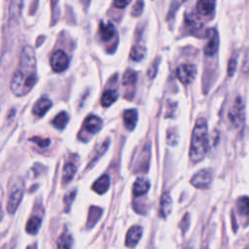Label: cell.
I'll use <instances>...</instances> for the list:
<instances>
[{
  "mask_svg": "<svg viewBox=\"0 0 249 249\" xmlns=\"http://www.w3.org/2000/svg\"><path fill=\"white\" fill-rule=\"evenodd\" d=\"M159 63H160V62H158V61H157V63H156V61H154L153 65L149 67V69H148V71H147V75L150 77V79H153L154 76L157 74V70H158Z\"/></svg>",
  "mask_w": 249,
  "mask_h": 249,
  "instance_id": "cell-30",
  "label": "cell"
},
{
  "mask_svg": "<svg viewBox=\"0 0 249 249\" xmlns=\"http://www.w3.org/2000/svg\"><path fill=\"white\" fill-rule=\"evenodd\" d=\"M30 140H31L32 142L38 144L41 148H45V147L49 146V144H50V139H48V138H47V139H43V138H41V137L35 136V137H32Z\"/></svg>",
  "mask_w": 249,
  "mask_h": 249,
  "instance_id": "cell-28",
  "label": "cell"
},
{
  "mask_svg": "<svg viewBox=\"0 0 249 249\" xmlns=\"http://www.w3.org/2000/svg\"></svg>",
  "mask_w": 249,
  "mask_h": 249,
  "instance_id": "cell-34",
  "label": "cell"
},
{
  "mask_svg": "<svg viewBox=\"0 0 249 249\" xmlns=\"http://www.w3.org/2000/svg\"><path fill=\"white\" fill-rule=\"evenodd\" d=\"M99 31H100V36L103 41H109L112 39V37L116 33L115 26L111 22H100L99 25Z\"/></svg>",
  "mask_w": 249,
  "mask_h": 249,
  "instance_id": "cell-17",
  "label": "cell"
},
{
  "mask_svg": "<svg viewBox=\"0 0 249 249\" xmlns=\"http://www.w3.org/2000/svg\"><path fill=\"white\" fill-rule=\"evenodd\" d=\"M118 98V92L115 89H107L102 93L101 96V105L103 107H109L112 105Z\"/></svg>",
  "mask_w": 249,
  "mask_h": 249,
  "instance_id": "cell-19",
  "label": "cell"
},
{
  "mask_svg": "<svg viewBox=\"0 0 249 249\" xmlns=\"http://www.w3.org/2000/svg\"><path fill=\"white\" fill-rule=\"evenodd\" d=\"M23 196L22 185H15L10 193V196L7 203V210L9 213H15L18 206L19 205Z\"/></svg>",
  "mask_w": 249,
  "mask_h": 249,
  "instance_id": "cell-6",
  "label": "cell"
},
{
  "mask_svg": "<svg viewBox=\"0 0 249 249\" xmlns=\"http://www.w3.org/2000/svg\"><path fill=\"white\" fill-rule=\"evenodd\" d=\"M137 80V74L134 70L127 69L123 77V85L125 88H132L135 86Z\"/></svg>",
  "mask_w": 249,
  "mask_h": 249,
  "instance_id": "cell-21",
  "label": "cell"
},
{
  "mask_svg": "<svg viewBox=\"0 0 249 249\" xmlns=\"http://www.w3.org/2000/svg\"><path fill=\"white\" fill-rule=\"evenodd\" d=\"M149 188H150V182L148 180L143 178H138L133 184L132 192L135 196H139L145 195L148 192Z\"/></svg>",
  "mask_w": 249,
  "mask_h": 249,
  "instance_id": "cell-18",
  "label": "cell"
},
{
  "mask_svg": "<svg viewBox=\"0 0 249 249\" xmlns=\"http://www.w3.org/2000/svg\"><path fill=\"white\" fill-rule=\"evenodd\" d=\"M208 129L207 122L203 118L196 120L192 133L189 156L193 162L200 161L208 150Z\"/></svg>",
  "mask_w": 249,
  "mask_h": 249,
  "instance_id": "cell-2",
  "label": "cell"
},
{
  "mask_svg": "<svg viewBox=\"0 0 249 249\" xmlns=\"http://www.w3.org/2000/svg\"><path fill=\"white\" fill-rule=\"evenodd\" d=\"M171 208H172V199L168 195V193H163L160 197V216L162 218H166L170 214Z\"/></svg>",
  "mask_w": 249,
  "mask_h": 249,
  "instance_id": "cell-15",
  "label": "cell"
},
{
  "mask_svg": "<svg viewBox=\"0 0 249 249\" xmlns=\"http://www.w3.org/2000/svg\"><path fill=\"white\" fill-rule=\"evenodd\" d=\"M215 3L216 0H198L196 10L202 16H209L214 12Z\"/></svg>",
  "mask_w": 249,
  "mask_h": 249,
  "instance_id": "cell-14",
  "label": "cell"
},
{
  "mask_svg": "<svg viewBox=\"0 0 249 249\" xmlns=\"http://www.w3.org/2000/svg\"><path fill=\"white\" fill-rule=\"evenodd\" d=\"M130 1L131 0H114V5L119 9H123L126 7L130 3Z\"/></svg>",
  "mask_w": 249,
  "mask_h": 249,
  "instance_id": "cell-32",
  "label": "cell"
},
{
  "mask_svg": "<svg viewBox=\"0 0 249 249\" xmlns=\"http://www.w3.org/2000/svg\"><path fill=\"white\" fill-rule=\"evenodd\" d=\"M235 68H236V59H235V57H232V58H231V60L229 61L228 74H229L230 76H231V75L233 74Z\"/></svg>",
  "mask_w": 249,
  "mask_h": 249,
  "instance_id": "cell-31",
  "label": "cell"
},
{
  "mask_svg": "<svg viewBox=\"0 0 249 249\" xmlns=\"http://www.w3.org/2000/svg\"><path fill=\"white\" fill-rule=\"evenodd\" d=\"M102 127V121L99 117L97 116H89L85 122H84V125H83V130L86 131V133L92 135L97 133Z\"/></svg>",
  "mask_w": 249,
  "mask_h": 249,
  "instance_id": "cell-9",
  "label": "cell"
},
{
  "mask_svg": "<svg viewBox=\"0 0 249 249\" xmlns=\"http://www.w3.org/2000/svg\"><path fill=\"white\" fill-rule=\"evenodd\" d=\"M75 195H76V190H74V191L71 192V193H68V194L65 196V197H64L65 203H66V204H71L72 201H73V199H74V197H75Z\"/></svg>",
  "mask_w": 249,
  "mask_h": 249,
  "instance_id": "cell-33",
  "label": "cell"
},
{
  "mask_svg": "<svg viewBox=\"0 0 249 249\" xmlns=\"http://www.w3.org/2000/svg\"><path fill=\"white\" fill-rule=\"evenodd\" d=\"M146 54V49L141 45H135L132 47L129 56L134 61H140Z\"/></svg>",
  "mask_w": 249,
  "mask_h": 249,
  "instance_id": "cell-24",
  "label": "cell"
},
{
  "mask_svg": "<svg viewBox=\"0 0 249 249\" xmlns=\"http://www.w3.org/2000/svg\"><path fill=\"white\" fill-rule=\"evenodd\" d=\"M41 224H42V218L39 216H33L27 221L25 230L29 234H36L39 231Z\"/></svg>",
  "mask_w": 249,
  "mask_h": 249,
  "instance_id": "cell-20",
  "label": "cell"
},
{
  "mask_svg": "<svg viewBox=\"0 0 249 249\" xmlns=\"http://www.w3.org/2000/svg\"><path fill=\"white\" fill-rule=\"evenodd\" d=\"M142 236V228L140 226H132L126 232L125 245L127 247H134Z\"/></svg>",
  "mask_w": 249,
  "mask_h": 249,
  "instance_id": "cell-10",
  "label": "cell"
},
{
  "mask_svg": "<svg viewBox=\"0 0 249 249\" xmlns=\"http://www.w3.org/2000/svg\"><path fill=\"white\" fill-rule=\"evenodd\" d=\"M68 64H69L68 56L63 51L57 50L52 55L51 66L53 71L62 72L68 67Z\"/></svg>",
  "mask_w": 249,
  "mask_h": 249,
  "instance_id": "cell-7",
  "label": "cell"
},
{
  "mask_svg": "<svg viewBox=\"0 0 249 249\" xmlns=\"http://www.w3.org/2000/svg\"><path fill=\"white\" fill-rule=\"evenodd\" d=\"M236 209L242 220L246 219L249 222V196H240L236 200Z\"/></svg>",
  "mask_w": 249,
  "mask_h": 249,
  "instance_id": "cell-12",
  "label": "cell"
},
{
  "mask_svg": "<svg viewBox=\"0 0 249 249\" xmlns=\"http://www.w3.org/2000/svg\"><path fill=\"white\" fill-rule=\"evenodd\" d=\"M143 1L142 0H137L136 3L134 4L133 8H132V15L133 16H139L143 10Z\"/></svg>",
  "mask_w": 249,
  "mask_h": 249,
  "instance_id": "cell-29",
  "label": "cell"
},
{
  "mask_svg": "<svg viewBox=\"0 0 249 249\" xmlns=\"http://www.w3.org/2000/svg\"><path fill=\"white\" fill-rule=\"evenodd\" d=\"M178 80L184 84L188 85L194 81L196 75V68L194 64H181L176 71Z\"/></svg>",
  "mask_w": 249,
  "mask_h": 249,
  "instance_id": "cell-5",
  "label": "cell"
},
{
  "mask_svg": "<svg viewBox=\"0 0 249 249\" xmlns=\"http://www.w3.org/2000/svg\"><path fill=\"white\" fill-rule=\"evenodd\" d=\"M228 117L231 124L233 127L238 128L243 124L245 120V106L240 96H237L232 105L230 107Z\"/></svg>",
  "mask_w": 249,
  "mask_h": 249,
  "instance_id": "cell-3",
  "label": "cell"
},
{
  "mask_svg": "<svg viewBox=\"0 0 249 249\" xmlns=\"http://www.w3.org/2000/svg\"><path fill=\"white\" fill-rule=\"evenodd\" d=\"M138 120V113L135 109H127L124 112V124L128 130L134 129Z\"/></svg>",
  "mask_w": 249,
  "mask_h": 249,
  "instance_id": "cell-13",
  "label": "cell"
},
{
  "mask_svg": "<svg viewBox=\"0 0 249 249\" xmlns=\"http://www.w3.org/2000/svg\"><path fill=\"white\" fill-rule=\"evenodd\" d=\"M38 81L36 73V58L34 50L25 46L19 57V67L13 75L11 90L17 96L27 94Z\"/></svg>",
  "mask_w": 249,
  "mask_h": 249,
  "instance_id": "cell-1",
  "label": "cell"
},
{
  "mask_svg": "<svg viewBox=\"0 0 249 249\" xmlns=\"http://www.w3.org/2000/svg\"><path fill=\"white\" fill-rule=\"evenodd\" d=\"M69 121V116L66 112L62 111L58 113L53 120V124L57 129H63Z\"/></svg>",
  "mask_w": 249,
  "mask_h": 249,
  "instance_id": "cell-22",
  "label": "cell"
},
{
  "mask_svg": "<svg viewBox=\"0 0 249 249\" xmlns=\"http://www.w3.org/2000/svg\"><path fill=\"white\" fill-rule=\"evenodd\" d=\"M213 174L209 169H201L196 172L191 179V184L197 189H206L210 186Z\"/></svg>",
  "mask_w": 249,
  "mask_h": 249,
  "instance_id": "cell-4",
  "label": "cell"
},
{
  "mask_svg": "<svg viewBox=\"0 0 249 249\" xmlns=\"http://www.w3.org/2000/svg\"><path fill=\"white\" fill-rule=\"evenodd\" d=\"M52 101L48 97L43 96L33 105L32 113L38 117H43L45 113L52 107Z\"/></svg>",
  "mask_w": 249,
  "mask_h": 249,
  "instance_id": "cell-11",
  "label": "cell"
},
{
  "mask_svg": "<svg viewBox=\"0 0 249 249\" xmlns=\"http://www.w3.org/2000/svg\"><path fill=\"white\" fill-rule=\"evenodd\" d=\"M76 170H77V167L75 164L69 162V163H66L63 167V173H62V183L63 184H66L68 183L69 181L72 180V178L74 177L75 173H76Z\"/></svg>",
  "mask_w": 249,
  "mask_h": 249,
  "instance_id": "cell-23",
  "label": "cell"
},
{
  "mask_svg": "<svg viewBox=\"0 0 249 249\" xmlns=\"http://www.w3.org/2000/svg\"><path fill=\"white\" fill-rule=\"evenodd\" d=\"M73 245V238L68 233H63L57 239V247L59 248H70Z\"/></svg>",
  "mask_w": 249,
  "mask_h": 249,
  "instance_id": "cell-25",
  "label": "cell"
},
{
  "mask_svg": "<svg viewBox=\"0 0 249 249\" xmlns=\"http://www.w3.org/2000/svg\"><path fill=\"white\" fill-rule=\"evenodd\" d=\"M109 186H110V178L108 175L104 174L102 175L101 177H99L92 185V190L99 194V195H102L104 193H106L109 189Z\"/></svg>",
  "mask_w": 249,
  "mask_h": 249,
  "instance_id": "cell-16",
  "label": "cell"
},
{
  "mask_svg": "<svg viewBox=\"0 0 249 249\" xmlns=\"http://www.w3.org/2000/svg\"><path fill=\"white\" fill-rule=\"evenodd\" d=\"M101 213H102V211L100 208L90 207L89 214V220H88V226L91 227L92 225H94L97 222V220L99 219Z\"/></svg>",
  "mask_w": 249,
  "mask_h": 249,
  "instance_id": "cell-27",
  "label": "cell"
},
{
  "mask_svg": "<svg viewBox=\"0 0 249 249\" xmlns=\"http://www.w3.org/2000/svg\"><path fill=\"white\" fill-rule=\"evenodd\" d=\"M207 43L204 47V53L208 56L214 55L219 48V36L215 29H209L207 31Z\"/></svg>",
  "mask_w": 249,
  "mask_h": 249,
  "instance_id": "cell-8",
  "label": "cell"
},
{
  "mask_svg": "<svg viewBox=\"0 0 249 249\" xmlns=\"http://www.w3.org/2000/svg\"><path fill=\"white\" fill-rule=\"evenodd\" d=\"M109 142H110L109 139H106L99 147H97V148L95 149V151H94V153H93V156H92V159H91L90 161H89V164H92L93 162H95V161L100 158V156L105 153V151L107 150V147H108Z\"/></svg>",
  "mask_w": 249,
  "mask_h": 249,
  "instance_id": "cell-26",
  "label": "cell"
}]
</instances>
